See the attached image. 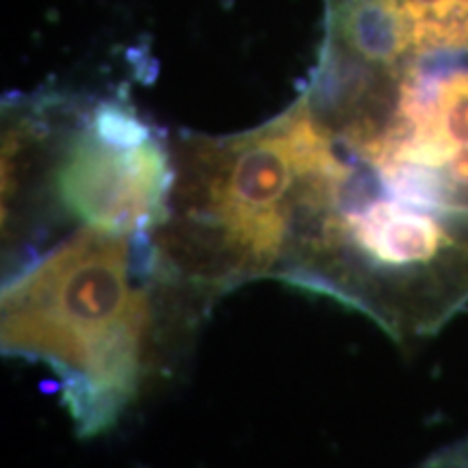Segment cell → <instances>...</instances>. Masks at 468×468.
<instances>
[{"label": "cell", "mask_w": 468, "mask_h": 468, "mask_svg": "<svg viewBox=\"0 0 468 468\" xmlns=\"http://www.w3.org/2000/svg\"><path fill=\"white\" fill-rule=\"evenodd\" d=\"M174 180V150L131 104L25 98L5 107V256L76 228L156 234Z\"/></svg>", "instance_id": "cell-3"}, {"label": "cell", "mask_w": 468, "mask_h": 468, "mask_svg": "<svg viewBox=\"0 0 468 468\" xmlns=\"http://www.w3.org/2000/svg\"><path fill=\"white\" fill-rule=\"evenodd\" d=\"M319 50L356 61L468 50V0H324Z\"/></svg>", "instance_id": "cell-4"}, {"label": "cell", "mask_w": 468, "mask_h": 468, "mask_svg": "<svg viewBox=\"0 0 468 468\" xmlns=\"http://www.w3.org/2000/svg\"><path fill=\"white\" fill-rule=\"evenodd\" d=\"M419 468H468V438L430 455Z\"/></svg>", "instance_id": "cell-5"}, {"label": "cell", "mask_w": 468, "mask_h": 468, "mask_svg": "<svg viewBox=\"0 0 468 468\" xmlns=\"http://www.w3.org/2000/svg\"><path fill=\"white\" fill-rule=\"evenodd\" d=\"M300 93L321 144L291 251L349 265L468 245V50H319Z\"/></svg>", "instance_id": "cell-1"}, {"label": "cell", "mask_w": 468, "mask_h": 468, "mask_svg": "<svg viewBox=\"0 0 468 468\" xmlns=\"http://www.w3.org/2000/svg\"><path fill=\"white\" fill-rule=\"evenodd\" d=\"M3 280V354L55 373L80 438L111 430L142 393L165 317L200 314L154 234L76 228L5 261Z\"/></svg>", "instance_id": "cell-2"}]
</instances>
